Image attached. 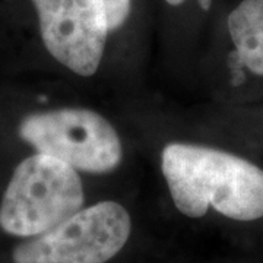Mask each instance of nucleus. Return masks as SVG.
Masks as SVG:
<instances>
[{"instance_id": "f257e3e1", "label": "nucleus", "mask_w": 263, "mask_h": 263, "mask_svg": "<svg viewBox=\"0 0 263 263\" xmlns=\"http://www.w3.org/2000/svg\"><path fill=\"white\" fill-rule=\"evenodd\" d=\"M161 168L176 208L189 218L208 209L234 221L263 218V168L233 152L192 143H170Z\"/></svg>"}, {"instance_id": "f03ea898", "label": "nucleus", "mask_w": 263, "mask_h": 263, "mask_svg": "<svg viewBox=\"0 0 263 263\" xmlns=\"http://www.w3.org/2000/svg\"><path fill=\"white\" fill-rule=\"evenodd\" d=\"M84 186L78 171L37 152L18 164L0 203V228L29 238L59 226L82 209Z\"/></svg>"}, {"instance_id": "7ed1b4c3", "label": "nucleus", "mask_w": 263, "mask_h": 263, "mask_svg": "<svg viewBox=\"0 0 263 263\" xmlns=\"http://www.w3.org/2000/svg\"><path fill=\"white\" fill-rule=\"evenodd\" d=\"M19 136L40 154L63 161L76 171L105 174L119 167L123 145L105 117L88 108H59L28 114Z\"/></svg>"}, {"instance_id": "20e7f679", "label": "nucleus", "mask_w": 263, "mask_h": 263, "mask_svg": "<svg viewBox=\"0 0 263 263\" xmlns=\"http://www.w3.org/2000/svg\"><path fill=\"white\" fill-rule=\"evenodd\" d=\"M129 212L104 200L82 208L59 226L29 237L12 252L13 263H107L126 246Z\"/></svg>"}, {"instance_id": "39448f33", "label": "nucleus", "mask_w": 263, "mask_h": 263, "mask_svg": "<svg viewBox=\"0 0 263 263\" xmlns=\"http://www.w3.org/2000/svg\"><path fill=\"white\" fill-rule=\"evenodd\" d=\"M40 34L59 63L81 76H92L110 32L103 0H31Z\"/></svg>"}, {"instance_id": "423d86ee", "label": "nucleus", "mask_w": 263, "mask_h": 263, "mask_svg": "<svg viewBox=\"0 0 263 263\" xmlns=\"http://www.w3.org/2000/svg\"><path fill=\"white\" fill-rule=\"evenodd\" d=\"M228 34L234 46V85L246 73L263 78V0H243L228 15Z\"/></svg>"}, {"instance_id": "0eeeda50", "label": "nucleus", "mask_w": 263, "mask_h": 263, "mask_svg": "<svg viewBox=\"0 0 263 263\" xmlns=\"http://www.w3.org/2000/svg\"><path fill=\"white\" fill-rule=\"evenodd\" d=\"M103 2L107 12L108 29L117 31L119 28H122L130 13V0H103Z\"/></svg>"}, {"instance_id": "6e6552de", "label": "nucleus", "mask_w": 263, "mask_h": 263, "mask_svg": "<svg viewBox=\"0 0 263 263\" xmlns=\"http://www.w3.org/2000/svg\"><path fill=\"white\" fill-rule=\"evenodd\" d=\"M168 5H171V6H179V5H181L184 0H165Z\"/></svg>"}, {"instance_id": "1a4fd4ad", "label": "nucleus", "mask_w": 263, "mask_h": 263, "mask_svg": "<svg viewBox=\"0 0 263 263\" xmlns=\"http://www.w3.org/2000/svg\"><path fill=\"white\" fill-rule=\"evenodd\" d=\"M200 5H202V8H203V9H209V6H211V0H200Z\"/></svg>"}]
</instances>
